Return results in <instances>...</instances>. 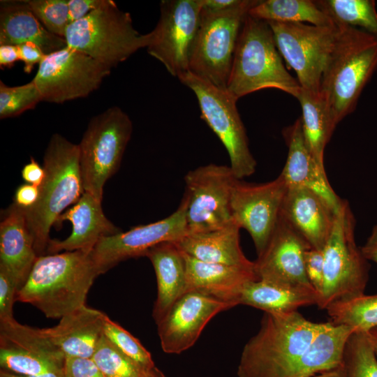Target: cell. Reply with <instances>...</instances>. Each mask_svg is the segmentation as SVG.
<instances>
[{
    "mask_svg": "<svg viewBox=\"0 0 377 377\" xmlns=\"http://www.w3.org/2000/svg\"><path fill=\"white\" fill-rule=\"evenodd\" d=\"M91 251L76 250L38 256L18 289L16 300L38 309L48 318H61L84 306L101 274Z\"/></svg>",
    "mask_w": 377,
    "mask_h": 377,
    "instance_id": "cell-1",
    "label": "cell"
},
{
    "mask_svg": "<svg viewBox=\"0 0 377 377\" xmlns=\"http://www.w3.org/2000/svg\"><path fill=\"white\" fill-rule=\"evenodd\" d=\"M325 323H314L295 311L265 313L258 332L245 344L238 377H297L302 357Z\"/></svg>",
    "mask_w": 377,
    "mask_h": 377,
    "instance_id": "cell-2",
    "label": "cell"
},
{
    "mask_svg": "<svg viewBox=\"0 0 377 377\" xmlns=\"http://www.w3.org/2000/svg\"><path fill=\"white\" fill-rule=\"evenodd\" d=\"M337 27L320 94L337 125L355 110L362 90L377 69V36L350 26Z\"/></svg>",
    "mask_w": 377,
    "mask_h": 377,
    "instance_id": "cell-3",
    "label": "cell"
},
{
    "mask_svg": "<svg viewBox=\"0 0 377 377\" xmlns=\"http://www.w3.org/2000/svg\"><path fill=\"white\" fill-rule=\"evenodd\" d=\"M43 166L45 177L39 187L38 201L31 207H21L38 256L47 251L52 226L84 192L78 145L60 134H53L44 154Z\"/></svg>",
    "mask_w": 377,
    "mask_h": 377,
    "instance_id": "cell-4",
    "label": "cell"
},
{
    "mask_svg": "<svg viewBox=\"0 0 377 377\" xmlns=\"http://www.w3.org/2000/svg\"><path fill=\"white\" fill-rule=\"evenodd\" d=\"M281 57L267 22L249 15L237 40L227 91L237 100L264 89H279L297 98L302 88Z\"/></svg>",
    "mask_w": 377,
    "mask_h": 377,
    "instance_id": "cell-5",
    "label": "cell"
},
{
    "mask_svg": "<svg viewBox=\"0 0 377 377\" xmlns=\"http://www.w3.org/2000/svg\"><path fill=\"white\" fill-rule=\"evenodd\" d=\"M64 39L68 47L112 68L147 47L151 34L139 33L131 15L112 0L69 24Z\"/></svg>",
    "mask_w": 377,
    "mask_h": 377,
    "instance_id": "cell-6",
    "label": "cell"
},
{
    "mask_svg": "<svg viewBox=\"0 0 377 377\" xmlns=\"http://www.w3.org/2000/svg\"><path fill=\"white\" fill-rule=\"evenodd\" d=\"M355 219L348 202L342 200L331 233L323 248L324 278L318 306L364 295L369 280V263L355 241Z\"/></svg>",
    "mask_w": 377,
    "mask_h": 377,
    "instance_id": "cell-7",
    "label": "cell"
},
{
    "mask_svg": "<svg viewBox=\"0 0 377 377\" xmlns=\"http://www.w3.org/2000/svg\"><path fill=\"white\" fill-rule=\"evenodd\" d=\"M133 124L117 106L93 117L78 144L84 192L102 201L105 182L119 169Z\"/></svg>",
    "mask_w": 377,
    "mask_h": 377,
    "instance_id": "cell-8",
    "label": "cell"
},
{
    "mask_svg": "<svg viewBox=\"0 0 377 377\" xmlns=\"http://www.w3.org/2000/svg\"><path fill=\"white\" fill-rule=\"evenodd\" d=\"M258 2L243 0L237 6L220 13L202 10L189 72L226 90L242 27L250 9Z\"/></svg>",
    "mask_w": 377,
    "mask_h": 377,
    "instance_id": "cell-9",
    "label": "cell"
},
{
    "mask_svg": "<svg viewBox=\"0 0 377 377\" xmlns=\"http://www.w3.org/2000/svg\"><path fill=\"white\" fill-rule=\"evenodd\" d=\"M178 79L195 94L201 118L224 145L236 178L242 179L253 175L257 163L250 151L246 129L237 108V99L227 90L189 71Z\"/></svg>",
    "mask_w": 377,
    "mask_h": 377,
    "instance_id": "cell-10",
    "label": "cell"
},
{
    "mask_svg": "<svg viewBox=\"0 0 377 377\" xmlns=\"http://www.w3.org/2000/svg\"><path fill=\"white\" fill-rule=\"evenodd\" d=\"M237 178L230 166L209 163L184 176L187 234L214 230L232 221L230 200Z\"/></svg>",
    "mask_w": 377,
    "mask_h": 377,
    "instance_id": "cell-11",
    "label": "cell"
},
{
    "mask_svg": "<svg viewBox=\"0 0 377 377\" xmlns=\"http://www.w3.org/2000/svg\"><path fill=\"white\" fill-rule=\"evenodd\" d=\"M111 68L68 46L49 54L33 78L43 101L61 104L96 90Z\"/></svg>",
    "mask_w": 377,
    "mask_h": 377,
    "instance_id": "cell-12",
    "label": "cell"
},
{
    "mask_svg": "<svg viewBox=\"0 0 377 377\" xmlns=\"http://www.w3.org/2000/svg\"><path fill=\"white\" fill-rule=\"evenodd\" d=\"M201 0H162L160 17L146 47L179 78L189 71L190 59L201 21Z\"/></svg>",
    "mask_w": 377,
    "mask_h": 377,
    "instance_id": "cell-13",
    "label": "cell"
},
{
    "mask_svg": "<svg viewBox=\"0 0 377 377\" xmlns=\"http://www.w3.org/2000/svg\"><path fill=\"white\" fill-rule=\"evenodd\" d=\"M267 23L280 54L295 72L301 88L320 93L322 75L337 38V27Z\"/></svg>",
    "mask_w": 377,
    "mask_h": 377,
    "instance_id": "cell-14",
    "label": "cell"
},
{
    "mask_svg": "<svg viewBox=\"0 0 377 377\" xmlns=\"http://www.w3.org/2000/svg\"><path fill=\"white\" fill-rule=\"evenodd\" d=\"M186 209L182 198L177 209L161 220L101 238L91 251L100 274L125 260L145 256L157 244L181 239L187 235Z\"/></svg>",
    "mask_w": 377,
    "mask_h": 377,
    "instance_id": "cell-15",
    "label": "cell"
},
{
    "mask_svg": "<svg viewBox=\"0 0 377 377\" xmlns=\"http://www.w3.org/2000/svg\"><path fill=\"white\" fill-rule=\"evenodd\" d=\"M288 185L281 175L275 179L251 184L237 179L232 191V219L245 229L257 255L265 247L278 222Z\"/></svg>",
    "mask_w": 377,
    "mask_h": 377,
    "instance_id": "cell-16",
    "label": "cell"
},
{
    "mask_svg": "<svg viewBox=\"0 0 377 377\" xmlns=\"http://www.w3.org/2000/svg\"><path fill=\"white\" fill-rule=\"evenodd\" d=\"M234 306L200 292L187 291L156 324L162 350L179 354L188 349L214 316Z\"/></svg>",
    "mask_w": 377,
    "mask_h": 377,
    "instance_id": "cell-17",
    "label": "cell"
},
{
    "mask_svg": "<svg viewBox=\"0 0 377 377\" xmlns=\"http://www.w3.org/2000/svg\"><path fill=\"white\" fill-rule=\"evenodd\" d=\"M311 247L281 214L254 269L258 279L290 286L313 287L306 274L305 252Z\"/></svg>",
    "mask_w": 377,
    "mask_h": 377,
    "instance_id": "cell-18",
    "label": "cell"
},
{
    "mask_svg": "<svg viewBox=\"0 0 377 377\" xmlns=\"http://www.w3.org/2000/svg\"><path fill=\"white\" fill-rule=\"evenodd\" d=\"M337 210L310 189L288 186L281 214L311 248L323 250L331 233Z\"/></svg>",
    "mask_w": 377,
    "mask_h": 377,
    "instance_id": "cell-19",
    "label": "cell"
},
{
    "mask_svg": "<svg viewBox=\"0 0 377 377\" xmlns=\"http://www.w3.org/2000/svg\"><path fill=\"white\" fill-rule=\"evenodd\" d=\"M101 203L91 194L84 192L56 223L58 226L64 221H69L73 226L71 234L63 240L50 239L46 252L52 254L61 251H91L101 238L121 232L105 216Z\"/></svg>",
    "mask_w": 377,
    "mask_h": 377,
    "instance_id": "cell-20",
    "label": "cell"
},
{
    "mask_svg": "<svg viewBox=\"0 0 377 377\" xmlns=\"http://www.w3.org/2000/svg\"><path fill=\"white\" fill-rule=\"evenodd\" d=\"M288 151L281 175L288 186L310 189L337 209L342 199L334 191L327 178L325 166L313 157L305 142L301 119L284 128Z\"/></svg>",
    "mask_w": 377,
    "mask_h": 377,
    "instance_id": "cell-21",
    "label": "cell"
},
{
    "mask_svg": "<svg viewBox=\"0 0 377 377\" xmlns=\"http://www.w3.org/2000/svg\"><path fill=\"white\" fill-rule=\"evenodd\" d=\"M183 254L187 291L200 292L237 306L246 285L258 279L255 269L205 262L184 252Z\"/></svg>",
    "mask_w": 377,
    "mask_h": 377,
    "instance_id": "cell-22",
    "label": "cell"
},
{
    "mask_svg": "<svg viewBox=\"0 0 377 377\" xmlns=\"http://www.w3.org/2000/svg\"><path fill=\"white\" fill-rule=\"evenodd\" d=\"M105 316L84 306L63 316L57 325L40 330L65 357L91 358L103 334Z\"/></svg>",
    "mask_w": 377,
    "mask_h": 377,
    "instance_id": "cell-23",
    "label": "cell"
},
{
    "mask_svg": "<svg viewBox=\"0 0 377 377\" xmlns=\"http://www.w3.org/2000/svg\"><path fill=\"white\" fill-rule=\"evenodd\" d=\"M38 257L24 213L13 202L3 212L0 223V267L13 276L20 288Z\"/></svg>",
    "mask_w": 377,
    "mask_h": 377,
    "instance_id": "cell-24",
    "label": "cell"
},
{
    "mask_svg": "<svg viewBox=\"0 0 377 377\" xmlns=\"http://www.w3.org/2000/svg\"><path fill=\"white\" fill-rule=\"evenodd\" d=\"M239 226L232 221L222 228L187 234L175 243L185 253L202 261L254 269L240 246Z\"/></svg>",
    "mask_w": 377,
    "mask_h": 377,
    "instance_id": "cell-25",
    "label": "cell"
},
{
    "mask_svg": "<svg viewBox=\"0 0 377 377\" xmlns=\"http://www.w3.org/2000/svg\"><path fill=\"white\" fill-rule=\"evenodd\" d=\"M33 43L46 54L67 46L64 38L50 32L24 0L1 1L0 45Z\"/></svg>",
    "mask_w": 377,
    "mask_h": 377,
    "instance_id": "cell-26",
    "label": "cell"
},
{
    "mask_svg": "<svg viewBox=\"0 0 377 377\" xmlns=\"http://www.w3.org/2000/svg\"><path fill=\"white\" fill-rule=\"evenodd\" d=\"M151 261L157 281V297L153 318L157 324L172 304L187 292L186 263L183 252L173 242H165L145 254Z\"/></svg>",
    "mask_w": 377,
    "mask_h": 377,
    "instance_id": "cell-27",
    "label": "cell"
},
{
    "mask_svg": "<svg viewBox=\"0 0 377 377\" xmlns=\"http://www.w3.org/2000/svg\"><path fill=\"white\" fill-rule=\"evenodd\" d=\"M319 293L313 288L290 286L262 279L248 283L239 304L248 305L272 314H288L300 307L318 305Z\"/></svg>",
    "mask_w": 377,
    "mask_h": 377,
    "instance_id": "cell-28",
    "label": "cell"
},
{
    "mask_svg": "<svg viewBox=\"0 0 377 377\" xmlns=\"http://www.w3.org/2000/svg\"><path fill=\"white\" fill-rule=\"evenodd\" d=\"M296 98L302 108L300 119L305 142L313 157L324 165L325 148L337 124L320 93L301 89Z\"/></svg>",
    "mask_w": 377,
    "mask_h": 377,
    "instance_id": "cell-29",
    "label": "cell"
},
{
    "mask_svg": "<svg viewBox=\"0 0 377 377\" xmlns=\"http://www.w3.org/2000/svg\"><path fill=\"white\" fill-rule=\"evenodd\" d=\"M249 15L266 22L336 26L333 20L311 0H265L250 9Z\"/></svg>",
    "mask_w": 377,
    "mask_h": 377,
    "instance_id": "cell-30",
    "label": "cell"
},
{
    "mask_svg": "<svg viewBox=\"0 0 377 377\" xmlns=\"http://www.w3.org/2000/svg\"><path fill=\"white\" fill-rule=\"evenodd\" d=\"M318 7L336 26L347 25L377 36V11L374 0H318Z\"/></svg>",
    "mask_w": 377,
    "mask_h": 377,
    "instance_id": "cell-31",
    "label": "cell"
},
{
    "mask_svg": "<svg viewBox=\"0 0 377 377\" xmlns=\"http://www.w3.org/2000/svg\"><path fill=\"white\" fill-rule=\"evenodd\" d=\"M325 310L332 323L346 325L355 332H369L377 327V294L337 302Z\"/></svg>",
    "mask_w": 377,
    "mask_h": 377,
    "instance_id": "cell-32",
    "label": "cell"
},
{
    "mask_svg": "<svg viewBox=\"0 0 377 377\" xmlns=\"http://www.w3.org/2000/svg\"><path fill=\"white\" fill-rule=\"evenodd\" d=\"M64 360H59L17 346L0 343V365L4 371L37 376L62 371Z\"/></svg>",
    "mask_w": 377,
    "mask_h": 377,
    "instance_id": "cell-33",
    "label": "cell"
},
{
    "mask_svg": "<svg viewBox=\"0 0 377 377\" xmlns=\"http://www.w3.org/2000/svg\"><path fill=\"white\" fill-rule=\"evenodd\" d=\"M341 364L344 377H377V355L368 332L350 335Z\"/></svg>",
    "mask_w": 377,
    "mask_h": 377,
    "instance_id": "cell-34",
    "label": "cell"
},
{
    "mask_svg": "<svg viewBox=\"0 0 377 377\" xmlns=\"http://www.w3.org/2000/svg\"><path fill=\"white\" fill-rule=\"evenodd\" d=\"M91 358L104 377H146L148 372L124 355L104 334Z\"/></svg>",
    "mask_w": 377,
    "mask_h": 377,
    "instance_id": "cell-35",
    "label": "cell"
},
{
    "mask_svg": "<svg viewBox=\"0 0 377 377\" xmlns=\"http://www.w3.org/2000/svg\"><path fill=\"white\" fill-rule=\"evenodd\" d=\"M43 101L42 96L33 80L24 84L10 87L0 81V118L20 115L34 108Z\"/></svg>",
    "mask_w": 377,
    "mask_h": 377,
    "instance_id": "cell-36",
    "label": "cell"
},
{
    "mask_svg": "<svg viewBox=\"0 0 377 377\" xmlns=\"http://www.w3.org/2000/svg\"><path fill=\"white\" fill-rule=\"evenodd\" d=\"M103 334L143 371H149L155 367L151 354L139 340L107 315L104 320Z\"/></svg>",
    "mask_w": 377,
    "mask_h": 377,
    "instance_id": "cell-37",
    "label": "cell"
},
{
    "mask_svg": "<svg viewBox=\"0 0 377 377\" xmlns=\"http://www.w3.org/2000/svg\"><path fill=\"white\" fill-rule=\"evenodd\" d=\"M24 1L50 32L64 38L68 26V0Z\"/></svg>",
    "mask_w": 377,
    "mask_h": 377,
    "instance_id": "cell-38",
    "label": "cell"
},
{
    "mask_svg": "<svg viewBox=\"0 0 377 377\" xmlns=\"http://www.w3.org/2000/svg\"><path fill=\"white\" fill-rule=\"evenodd\" d=\"M18 289L13 276L0 267V321L14 318L13 308Z\"/></svg>",
    "mask_w": 377,
    "mask_h": 377,
    "instance_id": "cell-39",
    "label": "cell"
},
{
    "mask_svg": "<svg viewBox=\"0 0 377 377\" xmlns=\"http://www.w3.org/2000/svg\"><path fill=\"white\" fill-rule=\"evenodd\" d=\"M304 267L307 278L313 288L320 294L324 278V255L323 250L311 248L304 254Z\"/></svg>",
    "mask_w": 377,
    "mask_h": 377,
    "instance_id": "cell-40",
    "label": "cell"
},
{
    "mask_svg": "<svg viewBox=\"0 0 377 377\" xmlns=\"http://www.w3.org/2000/svg\"><path fill=\"white\" fill-rule=\"evenodd\" d=\"M65 377H104L92 358L65 357Z\"/></svg>",
    "mask_w": 377,
    "mask_h": 377,
    "instance_id": "cell-41",
    "label": "cell"
},
{
    "mask_svg": "<svg viewBox=\"0 0 377 377\" xmlns=\"http://www.w3.org/2000/svg\"><path fill=\"white\" fill-rule=\"evenodd\" d=\"M112 0H68V25L91 11L108 5Z\"/></svg>",
    "mask_w": 377,
    "mask_h": 377,
    "instance_id": "cell-42",
    "label": "cell"
},
{
    "mask_svg": "<svg viewBox=\"0 0 377 377\" xmlns=\"http://www.w3.org/2000/svg\"><path fill=\"white\" fill-rule=\"evenodd\" d=\"M20 60L24 63V71L31 72L36 64H40L46 54L39 46L33 43H25L17 45Z\"/></svg>",
    "mask_w": 377,
    "mask_h": 377,
    "instance_id": "cell-43",
    "label": "cell"
},
{
    "mask_svg": "<svg viewBox=\"0 0 377 377\" xmlns=\"http://www.w3.org/2000/svg\"><path fill=\"white\" fill-rule=\"evenodd\" d=\"M40 188L30 184H24L17 187L15 192L14 203L22 208L34 206L38 200Z\"/></svg>",
    "mask_w": 377,
    "mask_h": 377,
    "instance_id": "cell-44",
    "label": "cell"
},
{
    "mask_svg": "<svg viewBox=\"0 0 377 377\" xmlns=\"http://www.w3.org/2000/svg\"><path fill=\"white\" fill-rule=\"evenodd\" d=\"M21 175L24 182L40 187L44 181L45 172L43 166H41L33 157L30 161L25 164L21 170Z\"/></svg>",
    "mask_w": 377,
    "mask_h": 377,
    "instance_id": "cell-45",
    "label": "cell"
},
{
    "mask_svg": "<svg viewBox=\"0 0 377 377\" xmlns=\"http://www.w3.org/2000/svg\"><path fill=\"white\" fill-rule=\"evenodd\" d=\"M243 0H201L202 10L208 13H220L239 5Z\"/></svg>",
    "mask_w": 377,
    "mask_h": 377,
    "instance_id": "cell-46",
    "label": "cell"
},
{
    "mask_svg": "<svg viewBox=\"0 0 377 377\" xmlns=\"http://www.w3.org/2000/svg\"><path fill=\"white\" fill-rule=\"evenodd\" d=\"M18 60H20V56L17 45H0V66L1 69L12 67Z\"/></svg>",
    "mask_w": 377,
    "mask_h": 377,
    "instance_id": "cell-47",
    "label": "cell"
},
{
    "mask_svg": "<svg viewBox=\"0 0 377 377\" xmlns=\"http://www.w3.org/2000/svg\"><path fill=\"white\" fill-rule=\"evenodd\" d=\"M360 249L367 260H371L377 264V223L374 226L364 245Z\"/></svg>",
    "mask_w": 377,
    "mask_h": 377,
    "instance_id": "cell-48",
    "label": "cell"
},
{
    "mask_svg": "<svg viewBox=\"0 0 377 377\" xmlns=\"http://www.w3.org/2000/svg\"><path fill=\"white\" fill-rule=\"evenodd\" d=\"M0 377H65L64 374V369L62 371L50 372L44 374L37 376H22L15 374L4 370H1L0 372Z\"/></svg>",
    "mask_w": 377,
    "mask_h": 377,
    "instance_id": "cell-49",
    "label": "cell"
},
{
    "mask_svg": "<svg viewBox=\"0 0 377 377\" xmlns=\"http://www.w3.org/2000/svg\"><path fill=\"white\" fill-rule=\"evenodd\" d=\"M313 377H344V374L341 364L336 367L318 373Z\"/></svg>",
    "mask_w": 377,
    "mask_h": 377,
    "instance_id": "cell-50",
    "label": "cell"
},
{
    "mask_svg": "<svg viewBox=\"0 0 377 377\" xmlns=\"http://www.w3.org/2000/svg\"><path fill=\"white\" fill-rule=\"evenodd\" d=\"M374 351L377 355V327L371 330L369 332Z\"/></svg>",
    "mask_w": 377,
    "mask_h": 377,
    "instance_id": "cell-51",
    "label": "cell"
},
{
    "mask_svg": "<svg viewBox=\"0 0 377 377\" xmlns=\"http://www.w3.org/2000/svg\"><path fill=\"white\" fill-rule=\"evenodd\" d=\"M146 377H165V376L157 367H155L147 372Z\"/></svg>",
    "mask_w": 377,
    "mask_h": 377,
    "instance_id": "cell-52",
    "label": "cell"
}]
</instances>
